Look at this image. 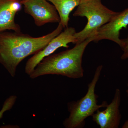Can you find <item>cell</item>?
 <instances>
[{
	"label": "cell",
	"mask_w": 128,
	"mask_h": 128,
	"mask_svg": "<svg viewBox=\"0 0 128 128\" xmlns=\"http://www.w3.org/2000/svg\"><path fill=\"white\" fill-rule=\"evenodd\" d=\"M122 128H128V119L127 121H125L123 125L122 126Z\"/></svg>",
	"instance_id": "obj_13"
},
{
	"label": "cell",
	"mask_w": 128,
	"mask_h": 128,
	"mask_svg": "<svg viewBox=\"0 0 128 128\" xmlns=\"http://www.w3.org/2000/svg\"><path fill=\"white\" fill-rule=\"evenodd\" d=\"M63 28L60 22L52 32L39 37H33L21 32H0V63L14 77L17 68L22 60L42 50L62 32Z\"/></svg>",
	"instance_id": "obj_1"
},
{
	"label": "cell",
	"mask_w": 128,
	"mask_h": 128,
	"mask_svg": "<svg viewBox=\"0 0 128 128\" xmlns=\"http://www.w3.org/2000/svg\"><path fill=\"white\" fill-rule=\"evenodd\" d=\"M52 4L60 18L64 28L68 27L70 12L80 4L82 0H47Z\"/></svg>",
	"instance_id": "obj_10"
},
{
	"label": "cell",
	"mask_w": 128,
	"mask_h": 128,
	"mask_svg": "<svg viewBox=\"0 0 128 128\" xmlns=\"http://www.w3.org/2000/svg\"><path fill=\"white\" fill-rule=\"evenodd\" d=\"M122 41L121 48L123 51V53L121 56V59L122 60L128 58V35L126 38L122 39Z\"/></svg>",
	"instance_id": "obj_12"
},
{
	"label": "cell",
	"mask_w": 128,
	"mask_h": 128,
	"mask_svg": "<svg viewBox=\"0 0 128 128\" xmlns=\"http://www.w3.org/2000/svg\"><path fill=\"white\" fill-rule=\"evenodd\" d=\"M126 92H127V96H128V84H127V90H126Z\"/></svg>",
	"instance_id": "obj_14"
},
{
	"label": "cell",
	"mask_w": 128,
	"mask_h": 128,
	"mask_svg": "<svg viewBox=\"0 0 128 128\" xmlns=\"http://www.w3.org/2000/svg\"><path fill=\"white\" fill-rule=\"evenodd\" d=\"M22 6L20 0H0V32L6 30L21 32L20 26L16 23L15 18Z\"/></svg>",
	"instance_id": "obj_9"
},
{
	"label": "cell",
	"mask_w": 128,
	"mask_h": 128,
	"mask_svg": "<svg viewBox=\"0 0 128 128\" xmlns=\"http://www.w3.org/2000/svg\"><path fill=\"white\" fill-rule=\"evenodd\" d=\"M16 99V96H10L6 100L2 108L0 111V119L2 118L5 112L11 109L15 104Z\"/></svg>",
	"instance_id": "obj_11"
},
{
	"label": "cell",
	"mask_w": 128,
	"mask_h": 128,
	"mask_svg": "<svg viewBox=\"0 0 128 128\" xmlns=\"http://www.w3.org/2000/svg\"><path fill=\"white\" fill-rule=\"evenodd\" d=\"M103 66L97 67L94 77L88 85V89L86 94L80 100L70 102L67 104L70 115L63 122L66 128H82L85 126V120L88 117L92 116L98 109L106 108L108 105L106 101H104L100 105L98 104V96L95 93V88L99 80Z\"/></svg>",
	"instance_id": "obj_3"
},
{
	"label": "cell",
	"mask_w": 128,
	"mask_h": 128,
	"mask_svg": "<svg viewBox=\"0 0 128 128\" xmlns=\"http://www.w3.org/2000/svg\"><path fill=\"white\" fill-rule=\"evenodd\" d=\"M93 37L89 38L70 49L58 54H51L38 63L29 75L35 79L46 75H58L72 79H79L84 76L82 66V58L86 48Z\"/></svg>",
	"instance_id": "obj_2"
},
{
	"label": "cell",
	"mask_w": 128,
	"mask_h": 128,
	"mask_svg": "<svg viewBox=\"0 0 128 128\" xmlns=\"http://www.w3.org/2000/svg\"><path fill=\"white\" fill-rule=\"evenodd\" d=\"M128 26V8L114 16L109 22L99 28L94 37V42L108 40L114 42L120 47L122 43L120 38L121 31Z\"/></svg>",
	"instance_id": "obj_8"
},
{
	"label": "cell",
	"mask_w": 128,
	"mask_h": 128,
	"mask_svg": "<svg viewBox=\"0 0 128 128\" xmlns=\"http://www.w3.org/2000/svg\"><path fill=\"white\" fill-rule=\"evenodd\" d=\"M75 29L74 28L67 27L57 36L54 38L42 50H40L29 59L26 63L25 73L30 75L36 66L45 57L51 55L60 48H68L70 43L75 44Z\"/></svg>",
	"instance_id": "obj_5"
},
{
	"label": "cell",
	"mask_w": 128,
	"mask_h": 128,
	"mask_svg": "<svg viewBox=\"0 0 128 128\" xmlns=\"http://www.w3.org/2000/svg\"><path fill=\"white\" fill-rule=\"evenodd\" d=\"M21 2L25 12L32 16L38 26L60 22L57 10L47 0H22Z\"/></svg>",
	"instance_id": "obj_6"
},
{
	"label": "cell",
	"mask_w": 128,
	"mask_h": 128,
	"mask_svg": "<svg viewBox=\"0 0 128 128\" xmlns=\"http://www.w3.org/2000/svg\"><path fill=\"white\" fill-rule=\"evenodd\" d=\"M121 90L117 88L112 102L108 104L105 110L98 109L92 116V120L101 128H118L121 118Z\"/></svg>",
	"instance_id": "obj_7"
},
{
	"label": "cell",
	"mask_w": 128,
	"mask_h": 128,
	"mask_svg": "<svg viewBox=\"0 0 128 128\" xmlns=\"http://www.w3.org/2000/svg\"></svg>",
	"instance_id": "obj_15"
},
{
	"label": "cell",
	"mask_w": 128,
	"mask_h": 128,
	"mask_svg": "<svg viewBox=\"0 0 128 128\" xmlns=\"http://www.w3.org/2000/svg\"><path fill=\"white\" fill-rule=\"evenodd\" d=\"M118 13L104 6L101 0H82L73 16L86 17L88 22L82 30L76 32L75 44L89 38H94L99 28L109 22Z\"/></svg>",
	"instance_id": "obj_4"
}]
</instances>
